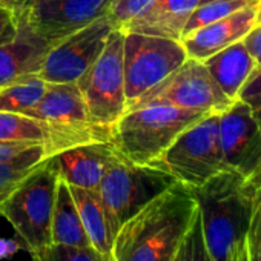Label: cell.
I'll return each mask as SVG.
<instances>
[{
  "label": "cell",
  "instance_id": "6da1fadb",
  "mask_svg": "<svg viewBox=\"0 0 261 261\" xmlns=\"http://www.w3.org/2000/svg\"><path fill=\"white\" fill-rule=\"evenodd\" d=\"M197 211L192 191L175 181L121 224L111 261H174Z\"/></svg>",
  "mask_w": 261,
  "mask_h": 261
},
{
  "label": "cell",
  "instance_id": "7a4b0ae2",
  "mask_svg": "<svg viewBox=\"0 0 261 261\" xmlns=\"http://www.w3.org/2000/svg\"><path fill=\"white\" fill-rule=\"evenodd\" d=\"M191 191L211 261H233L252 223L256 183L223 171Z\"/></svg>",
  "mask_w": 261,
  "mask_h": 261
},
{
  "label": "cell",
  "instance_id": "3957f363",
  "mask_svg": "<svg viewBox=\"0 0 261 261\" xmlns=\"http://www.w3.org/2000/svg\"><path fill=\"white\" fill-rule=\"evenodd\" d=\"M204 115L166 105L130 108L111 127L109 143L121 159L152 166L186 127Z\"/></svg>",
  "mask_w": 261,
  "mask_h": 261
},
{
  "label": "cell",
  "instance_id": "277c9868",
  "mask_svg": "<svg viewBox=\"0 0 261 261\" xmlns=\"http://www.w3.org/2000/svg\"><path fill=\"white\" fill-rule=\"evenodd\" d=\"M27 117L43 130L45 159L80 145L109 142V130L92 121L75 83H48L43 97Z\"/></svg>",
  "mask_w": 261,
  "mask_h": 261
},
{
  "label": "cell",
  "instance_id": "5b68a950",
  "mask_svg": "<svg viewBox=\"0 0 261 261\" xmlns=\"http://www.w3.org/2000/svg\"><path fill=\"white\" fill-rule=\"evenodd\" d=\"M59 169L53 157L45 159L4 201L0 217L16 230L30 253L51 244V220L59 185Z\"/></svg>",
  "mask_w": 261,
  "mask_h": 261
},
{
  "label": "cell",
  "instance_id": "8992f818",
  "mask_svg": "<svg viewBox=\"0 0 261 261\" xmlns=\"http://www.w3.org/2000/svg\"><path fill=\"white\" fill-rule=\"evenodd\" d=\"M152 166L189 189L204 185L223 171H230L220 143V114H206L186 127Z\"/></svg>",
  "mask_w": 261,
  "mask_h": 261
},
{
  "label": "cell",
  "instance_id": "52a82bcc",
  "mask_svg": "<svg viewBox=\"0 0 261 261\" xmlns=\"http://www.w3.org/2000/svg\"><path fill=\"white\" fill-rule=\"evenodd\" d=\"M174 183L168 172L155 166L136 165L117 154L95 189L114 235L121 224Z\"/></svg>",
  "mask_w": 261,
  "mask_h": 261
},
{
  "label": "cell",
  "instance_id": "ba28073f",
  "mask_svg": "<svg viewBox=\"0 0 261 261\" xmlns=\"http://www.w3.org/2000/svg\"><path fill=\"white\" fill-rule=\"evenodd\" d=\"M186 59L188 54L180 40L124 33L123 71L127 109L181 66Z\"/></svg>",
  "mask_w": 261,
  "mask_h": 261
},
{
  "label": "cell",
  "instance_id": "9c48e42d",
  "mask_svg": "<svg viewBox=\"0 0 261 261\" xmlns=\"http://www.w3.org/2000/svg\"><path fill=\"white\" fill-rule=\"evenodd\" d=\"M124 33L115 28L98 59L75 82L92 121L108 130L126 112L123 71Z\"/></svg>",
  "mask_w": 261,
  "mask_h": 261
},
{
  "label": "cell",
  "instance_id": "30bf717a",
  "mask_svg": "<svg viewBox=\"0 0 261 261\" xmlns=\"http://www.w3.org/2000/svg\"><path fill=\"white\" fill-rule=\"evenodd\" d=\"M230 103L232 101L209 74L206 65L188 57L181 66L148 91L130 108L166 105L203 114H220L227 109Z\"/></svg>",
  "mask_w": 261,
  "mask_h": 261
},
{
  "label": "cell",
  "instance_id": "8fae6325",
  "mask_svg": "<svg viewBox=\"0 0 261 261\" xmlns=\"http://www.w3.org/2000/svg\"><path fill=\"white\" fill-rule=\"evenodd\" d=\"M114 30L105 16L65 37L48 51L39 75L49 85L75 83L98 59Z\"/></svg>",
  "mask_w": 261,
  "mask_h": 261
},
{
  "label": "cell",
  "instance_id": "7c38bea8",
  "mask_svg": "<svg viewBox=\"0 0 261 261\" xmlns=\"http://www.w3.org/2000/svg\"><path fill=\"white\" fill-rule=\"evenodd\" d=\"M220 143L230 171L258 181L261 178V127L241 100L220 112Z\"/></svg>",
  "mask_w": 261,
  "mask_h": 261
},
{
  "label": "cell",
  "instance_id": "4fadbf2b",
  "mask_svg": "<svg viewBox=\"0 0 261 261\" xmlns=\"http://www.w3.org/2000/svg\"><path fill=\"white\" fill-rule=\"evenodd\" d=\"M114 0H33L23 11L31 28L56 45L108 16Z\"/></svg>",
  "mask_w": 261,
  "mask_h": 261
},
{
  "label": "cell",
  "instance_id": "5bb4252c",
  "mask_svg": "<svg viewBox=\"0 0 261 261\" xmlns=\"http://www.w3.org/2000/svg\"><path fill=\"white\" fill-rule=\"evenodd\" d=\"M16 17L14 36L0 42V88L39 74L48 51L54 46L31 28L23 13Z\"/></svg>",
  "mask_w": 261,
  "mask_h": 261
},
{
  "label": "cell",
  "instance_id": "9a60e30c",
  "mask_svg": "<svg viewBox=\"0 0 261 261\" xmlns=\"http://www.w3.org/2000/svg\"><path fill=\"white\" fill-rule=\"evenodd\" d=\"M256 5H250L181 37L180 42L188 57L204 62L218 51L243 40L256 25Z\"/></svg>",
  "mask_w": 261,
  "mask_h": 261
},
{
  "label": "cell",
  "instance_id": "2e32d148",
  "mask_svg": "<svg viewBox=\"0 0 261 261\" xmlns=\"http://www.w3.org/2000/svg\"><path fill=\"white\" fill-rule=\"evenodd\" d=\"M115 157L117 152L109 142H95L62 151L53 159L60 178L69 186L95 191Z\"/></svg>",
  "mask_w": 261,
  "mask_h": 261
},
{
  "label": "cell",
  "instance_id": "e0dca14e",
  "mask_svg": "<svg viewBox=\"0 0 261 261\" xmlns=\"http://www.w3.org/2000/svg\"><path fill=\"white\" fill-rule=\"evenodd\" d=\"M200 4L201 0H154L123 31L180 40L186 22Z\"/></svg>",
  "mask_w": 261,
  "mask_h": 261
},
{
  "label": "cell",
  "instance_id": "ac0fdd59",
  "mask_svg": "<svg viewBox=\"0 0 261 261\" xmlns=\"http://www.w3.org/2000/svg\"><path fill=\"white\" fill-rule=\"evenodd\" d=\"M203 63L230 101L238 100V94L243 85L256 68V63L246 49L243 40L218 51Z\"/></svg>",
  "mask_w": 261,
  "mask_h": 261
},
{
  "label": "cell",
  "instance_id": "d6986e66",
  "mask_svg": "<svg viewBox=\"0 0 261 261\" xmlns=\"http://www.w3.org/2000/svg\"><path fill=\"white\" fill-rule=\"evenodd\" d=\"M51 244L88 247L91 246L83 229L79 209L72 198L71 189L63 178H59L56 201L51 220Z\"/></svg>",
  "mask_w": 261,
  "mask_h": 261
},
{
  "label": "cell",
  "instance_id": "ffe728a7",
  "mask_svg": "<svg viewBox=\"0 0 261 261\" xmlns=\"http://www.w3.org/2000/svg\"><path fill=\"white\" fill-rule=\"evenodd\" d=\"M69 186V185H68ZM72 198L80 214L83 229L88 235L91 247H94L101 255L111 258V250L114 244V232L111 229L105 207L95 194V191L80 189L69 186Z\"/></svg>",
  "mask_w": 261,
  "mask_h": 261
},
{
  "label": "cell",
  "instance_id": "44dd1931",
  "mask_svg": "<svg viewBox=\"0 0 261 261\" xmlns=\"http://www.w3.org/2000/svg\"><path fill=\"white\" fill-rule=\"evenodd\" d=\"M48 83L39 75L23 77L8 86L0 88V111L27 115L43 97Z\"/></svg>",
  "mask_w": 261,
  "mask_h": 261
},
{
  "label": "cell",
  "instance_id": "7402d4cb",
  "mask_svg": "<svg viewBox=\"0 0 261 261\" xmlns=\"http://www.w3.org/2000/svg\"><path fill=\"white\" fill-rule=\"evenodd\" d=\"M43 160L45 149L40 143L10 160L0 162V194L10 195Z\"/></svg>",
  "mask_w": 261,
  "mask_h": 261
},
{
  "label": "cell",
  "instance_id": "603a6c76",
  "mask_svg": "<svg viewBox=\"0 0 261 261\" xmlns=\"http://www.w3.org/2000/svg\"><path fill=\"white\" fill-rule=\"evenodd\" d=\"M256 4H258V0H211V2L200 4L195 8V11L191 14L189 20L186 22L181 37L194 33L195 30L201 27L214 23L220 19H224L240 10H244Z\"/></svg>",
  "mask_w": 261,
  "mask_h": 261
},
{
  "label": "cell",
  "instance_id": "cb8c5ba5",
  "mask_svg": "<svg viewBox=\"0 0 261 261\" xmlns=\"http://www.w3.org/2000/svg\"><path fill=\"white\" fill-rule=\"evenodd\" d=\"M43 130L27 115L0 111V142H30L43 145Z\"/></svg>",
  "mask_w": 261,
  "mask_h": 261
},
{
  "label": "cell",
  "instance_id": "d4e9b609",
  "mask_svg": "<svg viewBox=\"0 0 261 261\" xmlns=\"http://www.w3.org/2000/svg\"><path fill=\"white\" fill-rule=\"evenodd\" d=\"M31 261H111L94 247H75L49 244L45 249L31 253Z\"/></svg>",
  "mask_w": 261,
  "mask_h": 261
},
{
  "label": "cell",
  "instance_id": "484cf974",
  "mask_svg": "<svg viewBox=\"0 0 261 261\" xmlns=\"http://www.w3.org/2000/svg\"><path fill=\"white\" fill-rule=\"evenodd\" d=\"M174 261H211L206 244H204L203 232H201L198 211H197V215H195L186 237L183 238V241L177 250Z\"/></svg>",
  "mask_w": 261,
  "mask_h": 261
},
{
  "label": "cell",
  "instance_id": "4316f807",
  "mask_svg": "<svg viewBox=\"0 0 261 261\" xmlns=\"http://www.w3.org/2000/svg\"><path fill=\"white\" fill-rule=\"evenodd\" d=\"M154 0H114V4L108 13V17L114 28L124 30V27L140 16Z\"/></svg>",
  "mask_w": 261,
  "mask_h": 261
},
{
  "label": "cell",
  "instance_id": "83f0119b",
  "mask_svg": "<svg viewBox=\"0 0 261 261\" xmlns=\"http://www.w3.org/2000/svg\"><path fill=\"white\" fill-rule=\"evenodd\" d=\"M238 100L247 105L252 117L261 127V68L253 69L247 82L243 85L238 94Z\"/></svg>",
  "mask_w": 261,
  "mask_h": 261
},
{
  "label": "cell",
  "instance_id": "f1b7e54d",
  "mask_svg": "<svg viewBox=\"0 0 261 261\" xmlns=\"http://www.w3.org/2000/svg\"><path fill=\"white\" fill-rule=\"evenodd\" d=\"M247 247L250 261H261V214L255 211L247 232Z\"/></svg>",
  "mask_w": 261,
  "mask_h": 261
},
{
  "label": "cell",
  "instance_id": "f546056e",
  "mask_svg": "<svg viewBox=\"0 0 261 261\" xmlns=\"http://www.w3.org/2000/svg\"><path fill=\"white\" fill-rule=\"evenodd\" d=\"M243 43L252 59L256 63V68H261V23H256L243 39Z\"/></svg>",
  "mask_w": 261,
  "mask_h": 261
},
{
  "label": "cell",
  "instance_id": "4dcf8cb0",
  "mask_svg": "<svg viewBox=\"0 0 261 261\" xmlns=\"http://www.w3.org/2000/svg\"><path fill=\"white\" fill-rule=\"evenodd\" d=\"M34 145H40V143H30V142H0V162H2V160H10V159L22 154L23 151H27L28 148H31Z\"/></svg>",
  "mask_w": 261,
  "mask_h": 261
},
{
  "label": "cell",
  "instance_id": "1f68e13d",
  "mask_svg": "<svg viewBox=\"0 0 261 261\" xmlns=\"http://www.w3.org/2000/svg\"><path fill=\"white\" fill-rule=\"evenodd\" d=\"M16 27H17V17L13 13L0 8V42L14 36Z\"/></svg>",
  "mask_w": 261,
  "mask_h": 261
},
{
  "label": "cell",
  "instance_id": "d6a6232c",
  "mask_svg": "<svg viewBox=\"0 0 261 261\" xmlns=\"http://www.w3.org/2000/svg\"><path fill=\"white\" fill-rule=\"evenodd\" d=\"M33 0H0V8H4L10 13H13L14 16L23 13Z\"/></svg>",
  "mask_w": 261,
  "mask_h": 261
},
{
  "label": "cell",
  "instance_id": "836d02e7",
  "mask_svg": "<svg viewBox=\"0 0 261 261\" xmlns=\"http://www.w3.org/2000/svg\"><path fill=\"white\" fill-rule=\"evenodd\" d=\"M233 261H250V258H249V247H247V237H246L244 243L240 246V249L237 250V255H235Z\"/></svg>",
  "mask_w": 261,
  "mask_h": 261
},
{
  "label": "cell",
  "instance_id": "e575fe53",
  "mask_svg": "<svg viewBox=\"0 0 261 261\" xmlns=\"http://www.w3.org/2000/svg\"><path fill=\"white\" fill-rule=\"evenodd\" d=\"M256 183V194H255V209L261 214V178Z\"/></svg>",
  "mask_w": 261,
  "mask_h": 261
},
{
  "label": "cell",
  "instance_id": "d590c367",
  "mask_svg": "<svg viewBox=\"0 0 261 261\" xmlns=\"http://www.w3.org/2000/svg\"><path fill=\"white\" fill-rule=\"evenodd\" d=\"M256 23H261V0H258L256 5Z\"/></svg>",
  "mask_w": 261,
  "mask_h": 261
},
{
  "label": "cell",
  "instance_id": "8d00e7d4",
  "mask_svg": "<svg viewBox=\"0 0 261 261\" xmlns=\"http://www.w3.org/2000/svg\"><path fill=\"white\" fill-rule=\"evenodd\" d=\"M8 195H4V194H0V209H2V204H4V201H5V198H7Z\"/></svg>",
  "mask_w": 261,
  "mask_h": 261
},
{
  "label": "cell",
  "instance_id": "74e56055",
  "mask_svg": "<svg viewBox=\"0 0 261 261\" xmlns=\"http://www.w3.org/2000/svg\"><path fill=\"white\" fill-rule=\"evenodd\" d=\"M206 2H211V0H201V4H206Z\"/></svg>",
  "mask_w": 261,
  "mask_h": 261
}]
</instances>
